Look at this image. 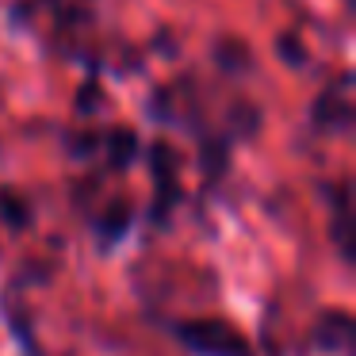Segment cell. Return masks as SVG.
I'll list each match as a JSON object with an SVG mask.
<instances>
[{
    "label": "cell",
    "mask_w": 356,
    "mask_h": 356,
    "mask_svg": "<svg viewBox=\"0 0 356 356\" xmlns=\"http://www.w3.org/2000/svg\"><path fill=\"white\" fill-rule=\"evenodd\" d=\"M172 337L188 348L192 356H253V345L245 333L234 330L222 318H192V322H177Z\"/></svg>",
    "instance_id": "6da1fadb"
},
{
    "label": "cell",
    "mask_w": 356,
    "mask_h": 356,
    "mask_svg": "<svg viewBox=\"0 0 356 356\" xmlns=\"http://www.w3.org/2000/svg\"><path fill=\"white\" fill-rule=\"evenodd\" d=\"M149 169H154V184H157L154 218L161 222L169 215V203H177V154L165 142H154L149 146Z\"/></svg>",
    "instance_id": "7a4b0ae2"
},
{
    "label": "cell",
    "mask_w": 356,
    "mask_h": 356,
    "mask_svg": "<svg viewBox=\"0 0 356 356\" xmlns=\"http://www.w3.org/2000/svg\"><path fill=\"white\" fill-rule=\"evenodd\" d=\"M314 341H318V348H325V353L345 348L348 341H353V318H348L345 310H330V314L322 318V325H318Z\"/></svg>",
    "instance_id": "3957f363"
},
{
    "label": "cell",
    "mask_w": 356,
    "mask_h": 356,
    "mask_svg": "<svg viewBox=\"0 0 356 356\" xmlns=\"http://www.w3.org/2000/svg\"><path fill=\"white\" fill-rule=\"evenodd\" d=\"M314 123L325 131H341V127L353 123V108L341 92H322V100L314 104Z\"/></svg>",
    "instance_id": "277c9868"
},
{
    "label": "cell",
    "mask_w": 356,
    "mask_h": 356,
    "mask_svg": "<svg viewBox=\"0 0 356 356\" xmlns=\"http://www.w3.org/2000/svg\"><path fill=\"white\" fill-rule=\"evenodd\" d=\"M131 218H134V207H131V203H123V200L111 203V207L104 211V218H100V238H104V241H108V238L119 241L127 230H131Z\"/></svg>",
    "instance_id": "5b68a950"
},
{
    "label": "cell",
    "mask_w": 356,
    "mask_h": 356,
    "mask_svg": "<svg viewBox=\"0 0 356 356\" xmlns=\"http://www.w3.org/2000/svg\"><path fill=\"white\" fill-rule=\"evenodd\" d=\"M134 157H138V138H134V131H111V138H108V161L115 165V169H127Z\"/></svg>",
    "instance_id": "8992f818"
},
{
    "label": "cell",
    "mask_w": 356,
    "mask_h": 356,
    "mask_svg": "<svg viewBox=\"0 0 356 356\" xmlns=\"http://www.w3.org/2000/svg\"><path fill=\"white\" fill-rule=\"evenodd\" d=\"M333 238H337L341 253L353 257V241H348V195L345 192L333 195Z\"/></svg>",
    "instance_id": "52a82bcc"
},
{
    "label": "cell",
    "mask_w": 356,
    "mask_h": 356,
    "mask_svg": "<svg viewBox=\"0 0 356 356\" xmlns=\"http://www.w3.org/2000/svg\"><path fill=\"white\" fill-rule=\"evenodd\" d=\"M0 211L8 215V222H12V226H27V203H24V200L16 203L8 192H4V195H0Z\"/></svg>",
    "instance_id": "ba28073f"
},
{
    "label": "cell",
    "mask_w": 356,
    "mask_h": 356,
    "mask_svg": "<svg viewBox=\"0 0 356 356\" xmlns=\"http://www.w3.org/2000/svg\"><path fill=\"white\" fill-rule=\"evenodd\" d=\"M280 54H284L287 62H291V58H295V62H302V58H307V54H302V47H299V42H295V47H291V35H287V39L280 42Z\"/></svg>",
    "instance_id": "9c48e42d"
}]
</instances>
